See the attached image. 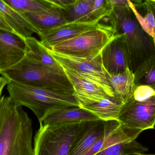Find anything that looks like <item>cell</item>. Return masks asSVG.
Masks as SVG:
<instances>
[{
	"label": "cell",
	"instance_id": "cell-1",
	"mask_svg": "<svg viewBox=\"0 0 155 155\" xmlns=\"http://www.w3.org/2000/svg\"><path fill=\"white\" fill-rule=\"evenodd\" d=\"M112 9L106 16L114 35H123L127 45L129 69L134 72L155 56L153 40L147 33L128 4V0H110Z\"/></svg>",
	"mask_w": 155,
	"mask_h": 155
},
{
	"label": "cell",
	"instance_id": "cell-2",
	"mask_svg": "<svg viewBox=\"0 0 155 155\" xmlns=\"http://www.w3.org/2000/svg\"><path fill=\"white\" fill-rule=\"evenodd\" d=\"M32 123L9 96L0 97V155H34Z\"/></svg>",
	"mask_w": 155,
	"mask_h": 155
},
{
	"label": "cell",
	"instance_id": "cell-3",
	"mask_svg": "<svg viewBox=\"0 0 155 155\" xmlns=\"http://www.w3.org/2000/svg\"><path fill=\"white\" fill-rule=\"evenodd\" d=\"M9 97L17 107L26 106L36 116L39 123L51 111L70 106L80 107L74 95L66 94L10 81L7 85Z\"/></svg>",
	"mask_w": 155,
	"mask_h": 155
},
{
	"label": "cell",
	"instance_id": "cell-4",
	"mask_svg": "<svg viewBox=\"0 0 155 155\" xmlns=\"http://www.w3.org/2000/svg\"><path fill=\"white\" fill-rule=\"evenodd\" d=\"M0 74L9 81L74 95L73 86L64 72L46 68L25 56L12 67L0 72Z\"/></svg>",
	"mask_w": 155,
	"mask_h": 155
},
{
	"label": "cell",
	"instance_id": "cell-5",
	"mask_svg": "<svg viewBox=\"0 0 155 155\" xmlns=\"http://www.w3.org/2000/svg\"><path fill=\"white\" fill-rule=\"evenodd\" d=\"M81 122L40 125L34 139V155H69Z\"/></svg>",
	"mask_w": 155,
	"mask_h": 155
},
{
	"label": "cell",
	"instance_id": "cell-6",
	"mask_svg": "<svg viewBox=\"0 0 155 155\" xmlns=\"http://www.w3.org/2000/svg\"><path fill=\"white\" fill-rule=\"evenodd\" d=\"M114 36L112 27L109 25L103 23L95 29L47 49L57 53L82 58H92L100 54Z\"/></svg>",
	"mask_w": 155,
	"mask_h": 155
},
{
	"label": "cell",
	"instance_id": "cell-7",
	"mask_svg": "<svg viewBox=\"0 0 155 155\" xmlns=\"http://www.w3.org/2000/svg\"><path fill=\"white\" fill-rule=\"evenodd\" d=\"M50 54L61 65L66 66L80 76L102 88L110 96H115L107 77L101 54L92 58H82L57 53L47 49Z\"/></svg>",
	"mask_w": 155,
	"mask_h": 155
},
{
	"label": "cell",
	"instance_id": "cell-8",
	"mask_svg": "<svg viewBox=\"0 0 155 155\" xmlns=\"http://www.w3.org/2000/svg\"><path fill=\"white\" fill-rule=\"evenodd\" d=\"M117 120L128 129L143 132L154 129L155 96L143 99L131 97L122 106Z\"/></svg>",
	"mask_w": 155,
	"mask_h": 155
},
{
	"label": "cell",
	"instance_id": "cell-9",
	"mask_svg": "<svg viewBox=\"0 0 155 155\" xmlns=\"http://www.w3.org/2000/svg\"><path fill=\"white\" fill-rule=\"evenodd\" d=\"M82 121L69 155H84L104 136L113 121Z\"/></svg>",
	"mask_w": 155,
	"mask_h": 155
},
{
	"label": "cell",
	"instance_id": "cell-10",
	"mask_svg": "<svg viewBox=\"0 0 155 155\" xmlns=\"http://www.w3.org/2000/svg\"><path fill=\"white\" fill-rule=\"evenodd\" d=\"M101 55L103 66L109 74L121 73L129 67L128 49L123 35H115L102 50Z\"/></svg>",
	"mask_w": 155,
	"mask_h": 155
},
{
	"label": "cell",
	"instance_id": "cell-11",
	"mask_svg": "<svg viewBox=\"0 0 155 155\" xmlns=\"http://www.w3.org/2000/svg\"><path fill=\"white\" fill-rule=\"evenodd\" d=\"M25 40L14 32L0 29V72L12 67L25 57Z\"/></svg>",
	"mask_w": 155,
	"mask_h": 155
},
{
	"label": "cell",
	"instance_id": "cell-12",
	"mask_svg": "<svg viewBox=\"0 0 155 155\" xmlns=\"http://www.w3.org/2000/svg\"><path fill=\"white\" fill-rule=\"evenodd\" d=\"M103 19L90 22H73L66 23L50 31L41 38V43L45 48L69 39L74 38L85 32L95 29L102 25Z\"/></svg>",
	"mask_w": 155,
	"mask_h": 155
},
{
	"label": "cell",
	"instance_id": "cell-13",
	"mask_svg": "<svg viewBox=\"0 0 155 155\" xmlns=\"http://www.w3.org/2000/svg\"><path fill=\"white\" fill-rule=\"evenodd\" d=\"M61 65L73 86L74 96L79 102L80 107L99 102L109 96L99 86L80 76L71 69Z\"/></svg>",
	"mask_w": 155,
	"mask_h": 155
},
{
	"label": "cell",
	"instance_id": "cell-14",
	"mask_svg": "<svg viewBox=\"0 0 155 155\" xmlns=\"http://www.w3.org/2000/svg\"><path fill=\"white\" fill-rule=\"evenodd\" d=\"M22 15L37 30L40 37L66 23L61 9L54 6L45 11L25 13Z\"/></svg>",
	"mask_w": 155,
	"mask_h": 155
},
{
	"label": "cell",
	"instance_id": "cell-15",
	"mask_svg": "<svg viewBox=\"0 0 155 155\" xmlns=\"http://www.w3.org/2000/svg\"><path fill=\"white\" fill-rule=\"evenodd\" d=\"M98 119L97 116L81 107L70 106L51 111L43 117L40 124L54 125L63 123Z\"/></svg>",
	"mask_w": 155,
	"mask_h": 155
},
{
	"label": "cell",
	"instance_id": "cell-16",
	"mask_svg": "<svg viewBox=\"0 0 155 155\" xmlns=\"http://www.w3.org/2000/svg\"><path fill=\"white\" fill-rule=\"evenodd\" d=\"M0 15L14 32L24 39L32 37L34 33L39 35L36 29L23 16L0 0Z\"/></svg>",
	"mask_w": 155,
	"mask_h": 155
},
{
	"label": "cell",
	"instance_id": "cell-17",
	"mask_svg": "<svg viewBox=\"0 0 155 155\" xmlns=\"http://www.w3.org/2000/svg\"><path fill=\"white\" fill-rule=\"evenodd\" d=\"M25 56L35 63L46 68L64 72L61 66L50 54L47 48L34 37L25 39Z\"/></svg>",
	"mask_w": 155,
	"mask_h": 155
},
{
	"label": "cell",
	"instance_id": "cell-18",
	"mask_svg": "<svg viewBox=\"0 0 155 155\" xmlns=\"http://www.w3.org/2000/svg\"><path fill=\"white\" fill-rule=\"evenodd\" d=\"M107 77L115 96L124 103L132 97L136 87L134 73L129 67L121 73L110 75L107 72Z\"/></svg>",
	"mask_w": 155,
	"mask_h": 155
},
{
	"label": "cell",
	"instance_id": "cell-19",
	"mask_svg": "<svg viewBox=\"0 0 155 155\" xmlns=\"http://www.w3.org/2000/svg\"><path fill=\"white\" fill-rule=\"evenodd\" d=\"M124 103L116 96H108L99 102L80 106L99 119L105 121L116 120Z\"/></svg>",
	"mask_w": 155,
	"mask_h": 155
},
{
	"label": "cell",
	"instance_id": "cell-20",
	"mask_svg": "<svg viewBox=\"0 0 155 155\" xmlns=\"http://www.w3.org/2000/svg\"><path fill=\"white\" fill-rule=\"evenodd\" d=\"M128 4L145 32L153 38L155 46V20L147 1H128Z\"/></svg>",
	"mask_w": 155,
	"mask_h": 155
},
{
	"label": "cell",
	"instance_id": "cell-21",
	"mask_svg": "<svg viewBox=\"0 0 155 155\" xmlns=\"http://www.w3.org/2000/svg\"><path fill=\"white\" fill-rule=\"evenodd\" d=\"M95 0H76L75 2L62 10L66 23L84 22L87 15L92 10Z\"/></svg>",
	"mask_w": 155,
	"mask_h": 155
},
{
	"label": "cell",
	"instance_id": "cell-22",
	"mask_svg": "<svg viewBox=\"0 0 155 155\" xmlns=\"http://www.w3.org/2000/svg\"><path fill=\"white\" fill-rule=\"evenodd\" d=\"M148 151L147 147L134 140L112 145L94 155H133Z\"/></svg>",
	"mask_w": 155,
	"mask_h": 155
},
{
	"label": "cell",
	"instance_id": "cell-23",
	"mask_svg": "<svg viewBox=\"0 0 155 155\" xmlns=\"http://www.w3.org/2000/svg\"><path fill=\"white\" fill-rule=\"evenodd\" d=\"M136 87L148 85L155 88V56L144 62L134 72Z\"/></svg>",
	"mask_w": 155,
	"mask_h": 155
},
{
	"label": "cell",
	"instance_id": "cell-24",
	"mask_svg": "<svg viewBox=\"0 0 155 155\" xmlns=\"http://www.w3.org/2000/svg\"><path fill=\"white\" fill-rule=\"evenodd\" d=\"M15 11L22 15L25 13L45 11L52 7L47 0H3Z\"/></svg>",
	"mask_w": 155,
	"mask_h": 155
},
{
	"label": "cell",
	"instance_id": "cell-25",
	"mask_svg": "<svg viewBox=\"0 0 155 155\" xmlns=\"http://www.w3.org/2000/svg\"><path fill=\"white\" fill-rule=\"evenodd\" d=\"M112 9L110 0H95L92 10L84 19V22H93L103 19Z\"/></svg>",
	"mask_w": 155,
	"mask_h": 155
},
{
	"label": "cell",
	"instance_id": "cell-26",
	"mask_svg": "<svg viewBox=\"0 0 155 155\" xmlns=\"http://www.w3.org/2000/svg\"><path fill=\"white\" fill-rule=\"evenodd\" d=\"M52 6L60 8L62 10L66 9L75 2L76 0H47Z\"/></svg>",
	"mask_w": 155,
	"mask_h": 155
},
{
	"label": "cell",
	"instance_id": "cell-27",
	"mask_svg": "<svg viewBox=\"0 0 155 155\" xmlns=\"http://www.w3.org/2000/svg\"><path fill=\"white\" fill-rule=\"evenodd\" d=\"M0 29L14 32L11 29V27L6 23L4 19L2 18V17L1 15H0Z\"/></svg>",
	"mask_w": 155,
	"mask_h": 155
},
{
	"label": "cell",
	"instance_id": "cell-28",
	"mask_svg": "<svg viewBox=\"0 0 155 155\" xmlns=\"http://www.w3.org/2000/svg\"><path fill=\"white\" fill-rule=\"evenodd\" d=\"M10 81L3 76L0 77V97H1L2 92L5 86L7 85Z\"/></svg>",
	"mask_w": 155,
	"mask_h": 155
},
{
	"label": "cell",
	"instance_id": "cell-29",
	"mask_svg": "<svg viewBox=\"0 0 155 155\" xmlns=\"http://www.w3.org/2000/svg\"><path fill=\"white\" fill-rule=\"evenodd\" d=\"M147 1L150 6L153 14L155 20V1L154 0H147Z\"/></svg>",
	"mask_w": 155,
	"mask_h": 155
},
{
	"label": "cell",
	"instance_id": "cell-30",
	"mask_svg": "<svg viewBox=\"0 0 155 155\" xmlns=\"http://www.w3.org/2000/svg\"><path fill=\"white\" fill-rule=\"evenodd\" d=\"M141 155H155V154H145V153H140Z\"/></svg>",
	"mask_w": 155,
	"mask_h": 155
},
{
	"label": "cell",
	"instance_id": "cell-31",
	"mask_svg": "<svg viewBox=\"0 0 155 155\" xmlns=\"http://www.w3.org/2000/svg\"><path fill=\"white\" fill-rule=\"evenodd\" d=\"M133 155H141L140 154V153L137 154Z\"/></svg>",
	"mask_w": 155,
	"mask_h": 155
},
{
	"label": "cell",
	"instance_id": "cell-32",
	"mask_svg": "<svg viewBox=\"0 0 155 155\" xmlns=\"http://www.w3.org/2000/svg\"></svg>",
	"mask_w": 155,
	"mask_h": 155
}]
</instances>
